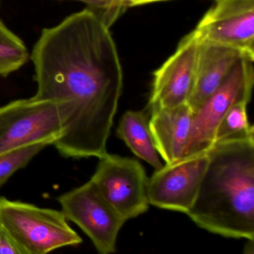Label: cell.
<instances>
[{
	"mask_svg": "<svg viewBox=\"0 0 254 254\" xmlns=\"http://www.w3.org/2000/svg\"><path fill=\"white\" fill-rule=\"evenodd\" d=\"M194 32L201 42L254 56V0H214Z\"/></svg>",
	"mask_w": 254,
	"mask_h": 254,
	"instance_id": "obj_10",
	"label": "cell"
},
{
	"mask_svg": "<svg viewBox=\"0 0 254 254\" xmlns=\"http://www.w3.org/2000/svg\"><path fill=\"white\" fill-rule=\"evenodd\" d=\"M208 161L207 152L155 170L148 179L149 204L186 214L196 198Z\"/></svg>",
	"mask_w": 254,
	"mask_h": 254,
	"instance_id": "obj_9",
	"label": "cell"
},
{
	"mask_svg": "<svg viewBox=\"0 0 254 254\" xmlns=\"http://www.w3.org/2000/svg\"><path fill=\"white\" fill-rule=\"evenodd\" d=\"M110 27L85 8L43 28L31 60L35 97L56 104L63 132L54 146L66 158H101L123 87Z\"/></svg>",
	"mask_w": 254,
	"mask_h": 254,
	"instance_id": "obj_1",
	"label": "cell"
},
{
	"mask_svg": "<svg viewBox=\"0 0 254 254\" xmlns=\"http://www.w3.org/2000/svg\"><path fill=\"white\" fill-rule=\"evenodd\" d=\"M169 1V0H126L129 7L133 6L142 5L149 3L158 2V1Z\"/></svg>",
	"mask_w": 254,
	"mask_h": 254,
	"instance_id": "obj_19",
	"label": "cell"
},
{
	"mask_svg": "<svg viewBox=\"0 0 254 254\" xmlns=\"http://www.w3.org/2000/svg\"><path fill=\"white\" fill-rule=\"evenodd\" d=\"M243 254H254V240H248L247 243L245 246Z\"/></svg>",
	"mask_w": 254,
	"mask_h": 254,
	"instance_id": "obj_20",
	"label": "cell"
},
{
	"mask_svg": "<svg viewBox=\"0 0 254 254\" xmlns=\"http://www.w3.org/2000/svg\"><path fill=\"white\" fill-rule=\"evenodd\" d=\"M200 40L194 31L185 36L172 55L154 72L149 111L188 104L196 76Z\"/></svg>",
	"mask_w": 254,
	"mask_h": 254,
	"instance_id": "obj_8",
	"label": "cell"
},
{
	"mask_svg": "<svg viewBox=\"0 0 254 254\" xmlns=\"http://www.w3.org/2000/svg\"><path fill=\"white\" fill-rule=\"evenodd\" d=\"M148 179L144 167L137 160L107 153L99 158L90 180L106 201L128 221L149 210Z\"/></svg>",
	"mask_w": 254,
	"mask_h": 254,
	"instance_id": "obj_6",
	"label": "cell"
},
{
	"mask_svg": "<svg viewBox=\"0 0 254 254\" xmlns=\"http://www.w3.org/2000/svg\"><path fill=\"white\" fill-rule=\"evenodd\" d=\"M82 1L91 7L92 10L103 11L100 17L109 27L120 14L122 10L129 7L126 0H76Z\"/></svg>",
	"mask_w": 254,
	"mask_h": 254,
	"instance_id": "obj_17",
	"label": "cell"
},
{
	"mask_svg": "<svg viewBox=\"0 0 254 254\" xmlns=\"http://www.w3.org/2000/svg\"><path fill=\"white\" fill-rule=\"evenodd\" d=\"M63 128L55 103L33 96L0 107V155L36 143L53 145Z\"/></svg>",
	"mask_w": 254,
	"mask_h": 254,
	"instance_id": "obj_5",
	"label": "cell"
},
{
	"mask_svg": "<svg viewBox=\"0 0 254 254\" xmlns=\"http://www.w3.org/2000/svg\"><path fill=\"white\" fill-rule=\"evenodd\" d=\"M29 56L23 41L0 20V77H7L19 70Z\"/></svg>",
	"mask_w": 254,
	"mask_h": 254,
	"instance_id": "obj_14",
	"label": "cell"
},
{
	"mask_svg": "<svg viewBox=\"0 0 254 254\" xmlns=\"http://www.w3.org/2000/svg\"><path fill=\"white\" fill-rule=\"evenodd\" d=\"M0 254H28L0 228Z\"/></svg>",
	"mask_w": 254,
	"mask_h": 254,
	"instance_id": "obj_18",
	"label": "cell"
},
{
	"mask_svg": "<svg viewBox=\"0 0 254 254\" xmlns=\"http://www.w3.org/2000/svg\"><path fill=\"white\" fill-rule=\"evenodd\" d=\"M149 126L160 156L166 164L183 158L189 140L193 112L188 104L150 110Z\"/></svg>",
	"mask_w": 254,
	"mask_h": 254,
	"instance_id": "obj_12",
	"label": "cell"
},
{
	"mask_svg": "<svg viewBox=\"0 0 254 254\" xmlns=\"http://www.w3.org/2000/svg\"><path fill=\"white\" fill-rule=\"evenodd\" d=\"M245 55L232 48L200 41L196 76L188 101L193 113L222 86L237 61Z\"/></svg>",
	"mask_w": 254,
	"mask_h": 254,
	"instance_id": "obj_11",
	"label": "cell"
},
{
	"mask_svg": "<svg viewBox=\"0 0 254 254\" xmlns=\"http://www.w3.org/2000/svg\"><path fill=\"white\" fill-rule=\"evenodd\" d=\"M186 215L201 229L226 238L254 237V134L221 140Z\"/></svg>",
	"mask_w": 254,
	"mask_h": 254,
	"instance_id": "obj_2",
	"label": "cell"
},
{
	"mask_svg": "<svg viewBox=\"0 0 254 254\" xmlns=\"http://www.w3.org/2000/svg\"><path fill=\"white\" fill-rule=\"evenodd\" d=\"M249 103L242 101L234 104L219 123L216 132L215 143L228 139L254 135L253 125L248 117Z\"/></svg>",
	"mask_w": 254,
	"mask_h": 254,
	"instance_id": "obj_15",
	"label": "cell"
},
{
	"mask_svg": "<svg viewBox=\"0 0 254 254\" xmlns=\"http://www.w3.org/2000/svg\"><path fill=\"white\" fill-rule=\"evenodd\" d=\"M254 56L243 55L222 86L193 113L183 158L207 153L214 145L216 130L228 110L238 102L250 103L254 82Z\"/></svg>",
	"mask_w": 254,
	"mask_h": 254,
	"instance_id": "obj_4",
	"label": "cell"
},
{
	"mask_svg": "<svg viewBox=\"0 0 254 254\" xmlns=\"http://www.w3.org/2000/svg\"><path fill=\"white\" fill-rule=\"evenodd\" d=\"M0 228L28 254H47L82 243L62 211L0 196Z\"/></svg>",
	"mask_w": 254,
	"mask_h": 254,
	"instance_id": "obj_3",
	"label": "cell"
},
{
	"mask_svg": "<svg viewBox=\"0 0 254 254\" xmlns=\"http://www.w3.org/2000/svg\"><path fill=\"white\" fill-rule=\"evenodd\" d=\"M67 220L78 225L99 254L116 252V241L126 221L100 193L92 181L58 198Z\"/></svg>",
	"mask_w": 254,
	"mask_h": 254,
	"instance_id": "obj_7",
	"label": "cell"
},
{
	"mask_svg": "<svg viewBox=\"0 0 254 254\" xmlns=\"http://www.w3.org/2000/svg\"><path fill=\"white\" fill-rule=\"evenodd\" d=\"M116 134L133 153L155 169L164 167L149 126V117L144 111L125 112L119 121Z\"/></svg>",
	"mask_w": 254,
	"mask_h": 254,
	"instance_id": "obj_13",
	"label": "cell"
},
{
	"mask_svg": "<svg viewBox=\"0 0 254 254\" xmlns=\"http://www.w3.org/2000/svg\"><path fill=\"white\" fill-rule=\"evenodd\" d=\"M48 145L36 143L0 155V188L17 170L25 167L31 160Z\"/></svg>",
	"mask_w": 254,
	"mask_h": 254,
	"instance_id": "obj_16",
	"label": "cell"
}]
</instances>
